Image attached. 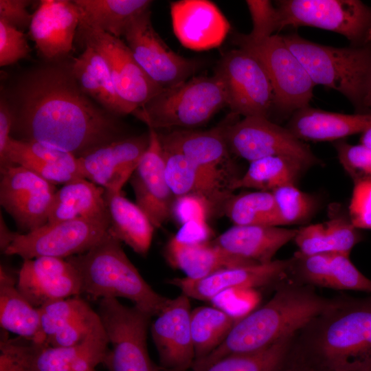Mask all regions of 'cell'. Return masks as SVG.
<instances>
[{
  "label": "cell",
  "mask_w": 371,
  "mask_h": 371,
  "mask_svg": "<svg viewBox=\"0 0 371 371\" xmlns=\"http://www.w3.org/2000/svg\"><path fill=\"white\" fill-rule=\"evenodd\" d=\"M340 164L354 183L371 180V148L341 139L333 142Z\"/></svg>",
  "instance_id": "obj_42"
},
{
  "label": "cell",
  "mask_w": 371,
  "mask_h": 371,
  "mask_svg": "<svg viewBox=\"0 0 371 371\" xmlns=\"http://www.w3.org/2000/svg\"><path fill=\"white\" fill-rule=\"evenodd\" d=\"M172 215L183 225L190 221H205L211 216L210 207L203 199L194 196L175 197Z\"/></svg>",
  "instance_id": "obj_49"
},
{
  "label": "cell",
  "mask_w": 371,
  "mask_h": 371,
  "mask_svg": "<svg viewBox=\"0 0 371 371\" xmlns=\"http://www.w3.org/2000/svg\"><path fill=\"white\" fill-rule=\"evenodd\" d=\"M236 116L231 114L225 128L228 148L235 155L249 162L284 155L297 158L310 167L322 164L308 145L286 127L262 117H247L233 122Z\"/></svg>",
  "instance_id": "obj_11"
},
{
  "label": "cell",
  "mask_w": 371,
  "mask_h": 371,
  "mask_svg": "<svg viewBox=\"0 0 371 371\" xmlns=\"http://www.w3.org/2000/svg\"><path fill=\"white\" fill-rule=\"evenodd\" d=\"M211 235L210 228L205 221H190L181 225L173 238L186 244L208 242Z\"/></svg>",
  "instance_id": "obj_51"
},
{
  "label": "cell",
  "mask_w": 371,
  "mask_h": 371,
  "mask_svg": "<svg viewBox=\"0 0 371 371\" xmlns=\"http://www.w3.org/2000/svg\"><path fill=\"white\" fill-rule=\"evenodd\" d=\"M105 190L86 179H78L58 189L51 205L48 223L107 215Z\"/></svg>",
  "instance_id": "obj_33"
},
{
  "label": "cell",
  "mask_w": 371,
  "mask_h": 371,
  "mask_svg": "<svg viewBox=\"0 0 371 371\" xmlns=\"http://www.w3.org/2000/svg\"><path fill=\"white\" fill-rule=\"evenodd\" d=\"M223 214L237 225L281 227L271 192L256 190L232 194L225 203Z\"/></svg>",
  "instance_id": "obj_37"
},
{
  "label": "cell",
  "mask_w": 371,
  "mask_h": 371,
  "mask_svg": "<svg viewBox=\"0 0 371 371\" xmlns=\"http://www.w3.org/2000/svg\"><path fill=\"white\" fill-rule=\"evenodd\" d=\"M109 341L103 363L109 371H162L150 359L147 333L151 317L116 298L100 300L98 312Z\"/></svg>",
  "instance_id": "obj_7"
},
{
  "label": "cell",
  "mask_w": 371,
  "mask_h": 371,
  "mask_svg": "<svg viewBox=\"0 0 371 371\" xmlns=\"http://www.w3.org/2000/svg\"><path fill=\"white\" fill-rule=\"evenodd\" d=\"M348 216L359 229H371V180L354 183Z\"/></svg>",
  "instance_id": "obj_48"
},
{
  "label": "cell",
  "mask_w": 371,
  "mask_h": 371,
  "mask_svg": "<svg viewBox=\"0 0 371 371\" xmlns=\"http://www.w3.org/2000/svg\"><path fill=\"white\" fill-rule=\"evenodd\" d=\"M240 317L214 306H199L190 315L191 333L195 361L201 359L225 339Z\"/></svg>",
  "instance_id": "obj_36"
},
{
  "label": "cell",
  "mask_w": 371,
  "mask_h": 371,
  "mask_svg": "<svg viewBox=\"0 0 371 371\" xmlns=\"http://www.w3.org/2000/svg\"><path fill=\"white\" fill-rule=\"evenodd\" d=\"M34 344L2 339L0 341V371H34Z\"/></svg>",
  "instance_id": "obj_45"
},
{
  "label": "cell",
  "mask_w": 371,
  "mask_h": 371,
  "mask_svg": "<svg viewBox=\"0 0 371 371\" xmlns=\"http://www.w3.org/2000/svg\"><path fill=\"white\" fill-rule=\"evenodd\" d=\"M286 127L303 142H336L371 127V113L345 114L308 106L295 111Z\"/></svg>",
  "instance_id": "obj_26"
},
{
  "label": "cell",
  "mask_w": 371,
  "mask_h": 371,
  "mask_svg": "<svg viewBox=\"0 0 371 371\" xmlns=\"http://www.w3.org/2000/svg\"><path fill=\"white\" fill-rule=\"evenodd\" d=\"M278 31L308 26L346 37L363 46L371 27V7L359 0H280L276 1Z\"/></svg>",
  "instance_id": "obj_9"
},
{
  "label": "cell",
  "mask_w": 371,
  "mask_h": 371,
  "mask_svg": "<svg viewBox=\"0 0 371 371\" xmlns=\"http://www.w3.org/2000/svg\"><path fill=\"white\" fill-rule=\"evenodd\" d=\"M149 133L122 137L78 157L82 177L104 188L106 194L121 192L149 145Z\"/></svg>",
  "instance_id": "obj_18"
},
{
  "label": "cell",
  "mask_w": 371,
  "mask_h": 371,
  "mask_svg": "<svg viewBox=\"0 0 371 371\" xmlns=\"http://www.w3.org/2000/svg\"><path fill=\"white\" fill-rule=\"evenodd\" d=\"M293 240L299 248L298 251L305 255L334 253L333 239L324 223L297 229Z\"/></svg>",
  "instance_id": "obj_47"
},
{
  "label": "cell",
  "mask_w": 371,
  "mask_h": 371,
  "mask_svg": "<svg viewBox=\"0 0 371 371\" xmlns=\"http://www.w3.org/2000/svg\"><path fill=\"white\" fill-rule=\"evenodd\" d=\"M282 36L315 85L338 91L357 113H369L371 45L337 47L314 43L296 33Z\"/></svg>",
  "instance_id": "obj_5"
},
{
  "label": "cell",
  "mask_w": 371,
  "mask_h": 371,
  "mask_svg": "<svg viewBox=\"0 0 371 371\" xmlns=\"http://www.w3.org/2000/svg\"><path fill=\"white\" fill-rule=\"evenodd\" d=\"M311 168L302 161L289 156L276 155L249 163L245 174L235 182L233 191L240 188L272 192L286 185H295Z\"/></svg>",
  "instance_id": "obj_35"
},
{
  "label": "cell",
  "mask_w": 371,
  "mask_h": 371,
  "mask_svg": "<svg viewBox=\"0 0 371 371\" xmlns=\"http://www.w3.org/2000/svg\"><path fill=\"white\" fill-rule=\"evenodd\" d=\"M292 345V344H291ZM277 371H313L291 348Z\"/></svg>",
  "instance_id": "obj_53"
},
{
  "label": "cell",
  "mask_w": 371,
  "mask_h": 371,
  "mask_svg": "<svg viewBox=\"0 0 371 371\" xmlns=\"http://www.w3.org/2000/svg\"><path fill=\"white\" fill-rule=\"evenodd\" d=\"M292 350L314 371H353L371 365V295L336 297L295 335Z\"/></svg>",
  "instance_id": "obj_2"
},
{
  "label": "cell",
  "mask_w": 371,
  "mask_h": 371,
  "mask_svg": "<svg viewBox=\"0 0 371 371\" xmlns=\"http://www.w3.org/2000/svg\"><path fill=\"white\" fill-rule=\"evenodd\" d=\"M367 108L369 111L371 110V92L368 96V100H367Z\"/></svg>",
  "instance_id": "obj_56"
},
{
  "label": "cell",
  "mask_w": 371,
  "mask_h": 371,
  "mask_svg": "<svg viewBox=\"0 0 371 371\" xmlns=\"http://www.w3.org/2000/svg\"><path fill=\"white\" fill-rule=\"evenodd\" d=\"M366 45H371V27L366 39Z\"/></svg>",
  "instance_id": "obj_57"
},
{
  "label": "cell",
  "mask_w": 371,
  "mask_h": 371,
  "mask_svg": "<svg viewBox=\"0 0 371 371\" xmlns=\"http://www.w3.org/2000/svg\"><path fill=\"white\" fill-rule=\"evenodd\" d=\"M17 288L36 308L82 293L80 275L72 264L47 256L23 260Z\"/></svg>",
  "instance_id": "obj_20"
},
{
  "label": "cell",
  "mask_w": 371,
  "mask_h": 371,
  "mask_svg": "<svg viewBox=\"0 0 371 371\" xmlns=\"http://www.w3.org/2000/svg\"><path fill=\"white\" fill-rule=\"evenodd\" d=\"M290 260H273L266 264L226 268L205 278L192 280L176 278L168 283L189 297L213 300L229 291H244L274 286L288 279Z\"/></svg>",
  "instance_id": "obj_17"
},
{
  "label": "cell",
  "mask_w": 371,
  "mask_h": 371,
  "mask_svg": "<svg viewBox=\"0 0 371 371\" xmlns=\"http://www.w3.org/2000/svg\"><path fill=\"white\" fill-rule=\"evenodd\" d=\"M91 371H95V370H91Z\"/></svg>",
  "instance_id": "obj_59"
},
{
  "label": "cell",
  "mask_w": 371,
  "mask_h": 371,
  "mask_svg": "<svg viewBox=\"0 0 371 371\" xmlns=\"http://www.w3.org/2000/svg\"><path fill=\"white\" fill-rule=\"evenodd\" d=\"M280 226L297 225L308 221L317 208L313 195L304 192L296 185H286L273 190Z\"/></svg>",
  "instance_id": "obj_40"
},
{
  "label": "cell",
  "mask_w": 371,
  "mask_h": 371,
  "mask_svg": "<svg viewBox=\"0 0 371 371\" xmlns=\"http://www.w3.org/2000/svg\"><path fill=\"white\" fill-rule=\"evenodd\" d=\"M217 71L225 82L227 106L235 115L269 118L274 93L267 72L253 54L238 47L223 57Z\"/></svg>",
  "instance_id": "obj_12"
},
{
  "label": "cell",
  "mask_w": 371,
  "mask_h": 371,
  "mask_svg": "<svg viewBox=\"0 0 371 371\" xmlns=\"http://www.w3.org/2000/svg\"><path fill=\"white\" fill-rule=\"evenodd\" d=\"M353 371H371V365L368 366H367L366 368H361V369L356 370H353Z\"/></svg>",
  "instance_id": "obj_58"
},
{
  "label": "cell",
  "mask_w": 371,
  "mask_h": 371,
  "mask_svg": "<svg viewBox=\"0 0 371 371\" xmlns=\"http://www.w3.org/2000/svg\"><path fill=\"white\" fill-rule=\"evenodd\" d=\"M104 200L109 216V232L135 252L146 255L155 229L147 215L121 192H104Z\"/></svg>",
  "instance_id": "obj_32"
},
{
  "label": "cell",
  "mask_w": 371,
  "mask_h": 371,
  "mask_svg": "<svg viewBox=\"0 0 371 371\" xmlns=\"http://www.w3.org/2000/svg\"><path fill=\"white\" fill-rule=\"evenodd\" d=\"M149 145L130 180L136 204L144 212L155 229L172 215L175 196L166 177L164 150L158 132L148 127Z\"/></svg>",
  "instance_id": "obj_21"
},
{
  "label": "cell",
  "mask_w": 371,
  "mask_h": 371,
  "mask_svg": "<svg viewBox=\"0 0 371 371\" xmlns=\"http://www.w3.org/2000/svg\"><path fill=\"white\" fill-rule=\"evenodd\" d=\"M225 124L205 131L174 129L158 135L164 150L186 156L218 188L232 194V186L241 176L230 157Z\"/></svg>",
  "instance_id": "obj_14"
},
{
  "label": "cell",
  "mask_w": 371,
  "mask_h": 371,
  "mask_svg": "<svg viewBox=\"0 0 371 371\" xmlns=\"http://www.w3.org/2000/svg\"><path fill=\"white\" fill-rule=\"evenodd\" d=\"M71 72L81 90L106 111L113 115L131 113L117 93L105 60L95 49L86 46L74 59Z\"/></svg>",
  "instance_id": "obj_31"
},
{
  "label": "cell",
  "mask_w": 371,
  "mask_h": 371,
  "mask_svg": "<svg viewBox=\"0 0 371 371\" xmlns=\"http://www.w3.org/2000/svg\"><path fill=\"white\" fill-rule=\"evenodd\" d=\"M17 95L11 131L14 139L37 142L78 158L124 137L114 115L95 105L71 71L39 69L23 82Z\"/></svg>",
  "instance_id": "obj_1"
},
{
  "label": "cell",
  "mask_w": 371,
  "mask_h": 371,
  "mask_svg": "<svg viewBox=\"0 0 371 371\" xmlns=\"http://www.w3.org/2000/svg\"><path fill=\"white\" fill-rule=\"evenodd\" d=\"M150 14L148 10L134 18L123 36L137 64L164 90L191 78L198 63L177 54L164 43L153 26Z\"/></svg>",
  "instance_id": "obj_13"
},
{
  "label": "cell",
  "mask_w": 371,
  "mask_h": 371,
  "mask_svg": "<svg viewBox=\"0 0 371 371\" xmlns=\"http://www.w3.org/2000/svg\"><path fill=\"white\" fill-rule=\"evenodd\" d=\"M234 41L238 47L257 58L265 68L273 89L275 109L291 115L309 105L316 85L282 35L273 34L251 41L243 34H237Z\"/></svg>",
  "instance_id": "obj_8"
},
{
  "label": "cell",
  "mask_w": 371,
  "mask_h": 371,
  "mask_svg": "<svg viewBox=\"0 0 371 371\" xmlns=\"http://www.w3.org/2000/svg\"><path fill=\"white\" fill-rule=\"evenodd\" d=\"M30 48L22 31L0 19V66L27 58Z\"/></svg>",
  "instance_id": "obj_46"
},
{
  "label": "cell",
  "mask_w": 371,
  "mask_h": 371,
  "mask_svg": "<svg viewBox=\"0 0 371 371\" xmlns=\"http://www.w3.org/2000/svg\"><path fill=\"white\" fill-rule=\"evenodd\" d=\"M163 150L166 177L175 197H199L207 203L211 216L223 214L225 203L233 194L227 193L218 188L186 156L164 149Z\"/></svg>",
  "instance_id": "obj_28"
},
{
  "label": "cell",
  "mask_w": 371,
  "mask_h": 371,
  "mask_svg": "<svg viewBox=\"0 0 371 371\" xmlns=\"http://www.w3.org/2000/svg\"><path fill=\"white\" fill-rule=\"evenodd\" d=\"M252 21V30L244 36L251 41H259L278 31V15L276 7L269 0L245 1Z\"/></svg>",
  "instance_id": "obj_44"
},
{
  "label": "cell",
  "mask_w": 371,
  "mask_h": 371,
  "mask_svg": "<svg viewBox=\"0 0 371 371\" xmlns=\"http://www.w3.org/2000/svg\"><path fill=\"white\" fill-rule=\"evenodd\" d=\"M164 252L168 262L192 280L205 278L226 268L256 265L227 253L210 241L186 244L172 237Z\"/></svg>",
  "instance_id": "obj_29"
},
{
  "label": "cell",
  "mask_w": 371,
  "mask_h": 371,
  "mask_svg": "<svg viewBox=\"0 0 371 371\" xmlns=\"http://www.w3.org/2000/svg\"><path fill=\"white\" fill-rule=\"evenodd\" d=\"M190 297L181 293L157 315L151 335L162 371H186L195 360Z\"/></svg>",
  "instance_id": "obj_19"
},
{
  "label": "cell",
  "mask_w": 371,
  "mask_h": 371,
  "mask_svg": "<svg viewBox=\"0 0 371 371\" xmlns=\"http://www.w3.org/2000/svg\"><path fill=\"white\" fill-rule=\"evenodd\" d=\"M173 32L185 47L207 50L220 46L230 24L219 8L207 0H180L170 3Z\"/></svg>",
  "instance_id": "obj_23"
},
{
  "label": "cell",
  "mask_w": 371,
  "mask_h": 371,
  "mask_svg": "<svg viewBox=\"0 0 371 371\" xmlns=\"http://www.w3.org/2000/svg\"><path fill=\"white\" fill-rule=\"evenodd\" d=\"M23 159L65 166L78 170L82 177L78 158L71 153L37 142L13 137L10 139L4 159L0 162V168L15 165Z\"/></svg>",
  "instance_id": "obj_39"
},
{
  "label": "cell",
  "mask_w": 371,
  "mask_h": 371,
  "mask_svg": "<svg viewBox=\"0 0 371 371\" xmlns=\"http://www.w3.org/2000/svg\"><path fill=\"white\" fill-rule=\"evenodd\" d=\"M360 144L371 148V127L361 133Z\"/></svg>",
  "instance_id": "obj_55"
},
{
  "label": "cell",
  "mask_w": 371,
  "mask_h": 371,
  "mask_svg": "<svg viewBox=\"0 0 371 371\" xmlns=\"http://www.w3.org/2000/svg\"><path fill=\"white\" fill-rule=\"evenodd\" d=\"M34 344V371H91L103 363L109 348L106 334L101 322L86 339L69 347Z\"/></svg>",
  "instance_id": "obj_27"
},
{
  "label": "cell",
  "mask_w": 371,
  "mask_h": 371,
  "mask_svg": "<svg viewBox=\"0 0 371 371\" xmlns=\"http://www.w3.org/2000/svg\"><path fill=\"white\" fill-rule=\"evenodd\" d=\"M1 327L35 344L45 345L40 313L17 288V281L2 265L0 267Z\"/></svg>",
  "instance_id": "obj_30"
},
{
  "label": "cell",
  "mask_w": 371,
  "mask_h": 371,
  "mask_svg": "<svg viewBox=\"0 0 371 371\" xmlns=\"http://www.w3.org/2000/svg\"><path fill=\"white\" fill-rule=\"evenodd\" d=\"M28 0H0V19L18 30L30 27L33 14L27 10Z\"/></svg>",
  "instance_id": "obj_50"
},
{
  "label": "cell",
  "mask_w": 371,
  "mask_h": 371,
  "mask_svg": "<svg viewBox=\"0 0 371 371\" xmlns=\"http://www.w3.org/2000/svg\"><path fill=\"white\" fill-rule=\"evenodd\" d=\"M79 22V12L73 1L42 0L33 14L30 34L41 55L54 60L72 50Z\"/></svg>",
  "instance_id": "obj_24"
},
{
  "label": "cell",
  "mask_w": 371,
  "mask_h": 371,
  "mask_svg": "<svg viewBox=\"0 0 371 371\" xmlns=\"http://www.w3.org/2000/svg\"><path fill=\"white\" fill-rule=\"evenodd\" d=\"M0 203L17 227L28 233L48 223L55 184L21 165L0 168Z\"/></svg>",
  "instance_id": "obj_16"
},
{
  "label": "cell",
  "mask_w": 371,
  "mask_h": 371,
  "mask_svg": "<svg viewBox=\"0 0 371 371\" xmlns=\"http://www.w3.org/2000/svg\"><path fill=\"white\" fill-rule=\"evenodd\" d=\"M109 226V214L47 223L32 232L18 233L4 254L17 255L23 260L43 256L65 259L89 250Z\"/></svg>",
  "instance_id": "obj_10"
},
{
  "label": "cell",
  "mask_w": 371,
  "mask_h": 371,
  "mask_svg": "<svg viewBox=\"0 0 371 371\" xmlns=\"http://www.w3.org/2000/svg\"><path fill=\"white\" fill-rule=\"evenodd\" d=\"M18 233L11 232L5 224L1 213L0 216V248L3 254L12 244Z\"/></svg>",
  "instance_id": "obj_54"
},
{
  "label": "cell",
  "mask_w": 371,
  "mask_h": 371,
  "mask_svg": "<svg viewBox=\"0 0 371 371\" xmlns=\"http://www.w3.org/2000/svg\"><path fill=\"white\" fill-rule=\"evenodd\" d=\"M78 30L85 46L95 49L105 60L117 93L131 113L161 91L137 64L126 43L120 38L80 22Z\"/></svg>",
  "instance_id": "obj_15"
},
{
  "label": "cell",
  "mask_w": 371,
  "mask_h": 371,
  "mask_svg": "<svg viewBox=\"0 0 371 371\" xmlns=\"http://www.w3.org/2000/svg\"><path fill=\"white\" fill-rule=\"evenodd\" d=\"M38 308L41 331L46 345L47 340L56 331L87 312L91 307L78 295L53 301Z\"/></svg>",
  "instance_id": "obj_41"
},
{
  "label": "cell",
  "mask_w": 371,
  "mask_h": 371,
  "mask_svg": "<svg viewBox=\"0 0 371 371\" xmlns=\"http://www.w3.org/2000/svg\"><path fill=\"white\" fill-rule=\"evenodd\" d=\"M275 289L265 304L237 320L216 349L195 361L193 370L205 371L225 357L256 352L293 335L336 300L319 295L313 286L288 279Z\"/></svg>",
  "instance_id": "obj_3"
},
{
  "label": "cell",
  "mask_w": 371,
  "mask_h": 371,
  "mask_svg": "<svg viewBox=\"0 0 371 371\" xmlns=\"http://www.w3.org/2000/svg\"><path fill=\"white\" fill-rule=\"evenodd\" d=\"M12 112L3 101L0 104V162L4 159L11 137Z\"/></svg>",
  "instance_id": "obj_52"
},
{
  "label": "cell",
  "mask_w": 371,
  "mask_h": 371,
  "mask_svg": "<svg viewBox=\"0 0 371 371\" xmlns=\"http://www.w3.org/2000/svg\"><path fill=\"white\" fill-rule=\"evenodd\" d=\"M295 335L256 352L225 357L205 371H277L286 356Z\"/></svg>",
  "instance_id": "obj_38"
},
{
  "label": "cell",
  "mask_w": 371,
  "mask_h": 371,
  "mask_svg": "<svg viewBox=\"0 0 371 371\" xmlns=\"http://www.w3.org/2000/svg\"><path fill=\"white\" fill-rule=\"evenodd\" d=\"M100 322L98 313L91 308L56 331L47 340L46 345L54 347L77 345L84 341Z\"/></svg>",
  "instance_id": "obj_43"
},
{
  "label": "cell",
  "mask_w": 371,
  "mask_h": 371,
  "mask_svg": "<svg viewBox=\"0 0 371 371\" xmlns=\"http://www.w3.org/2000/svg\"><path fill=\"white\" fill-rule=\"evenodd\" d=\"M80 22L117 38L124 35L130 22L150 10L149 0H74Z\"/></svg>",
  "instance_id": "obj_34"
},
{
  "label": "cell",
  "mask_w": 371,
  "mask_h": 371,
  "mask_svg": "<svg viewBox=\"0 0 371 371\" xmlns=\"http://www.w3.org/2000/svg\"><path fill=\"white\" fill-rule=\"evenodd\" d=\"M227 106L225 82L218 71L212 76L192 77L161 90L132 114L155 128H189L202 126Z\"/></svg>",
  "instance_id": "obj_6"
},
{
  "label": "cell",
  "mask_w": 371,
  "mask_h": 371,
  "mask_svg": "<svg viewBox=\"0 0 371 371\" xmlns=\"http://www.w3.org/2000/svg\"><path fill=\"white\" fill-rule=\"evenodd\" d=\"M349 256L339 253L305 255L297 251L289 258L288 280L313 286L371 293V279L359 271Z\"/></svg>",
  "instance_id": "obj_22"
},
{
  "label": "cell",
  "mask_w": 371,
  "mask_h": 371,
  "mask_svg": "<svg viewBox=\"0 0 371 371\" xmlns=\"http://www.w3.org/2000/svg\"><path fill=\"white\" fill-rule=\"evenodd\" d=\"M297 229L234 225L212 241L227 253L251 263L271 262L277 251L294 239Z\"/></svg>",
  "instance_id": "obj_25"
},
{
  "label": "cell",
  "mask_w": 371,
  "mask_h": 371,
  "mask_svg": "<svg viewBox=\"0 0 371 371\" xmlns=\"http://www.w3.org/2000/svg\"><path fill=\"white\" fill-rule=\"evenodd\" d=\"M65 259L78 271L82 293L95 299L126 298L152 316L170 300L146 282L109 230L89 250Z\"/></svg>",
  "instance_id": "obj_4"
}]
</instances>
